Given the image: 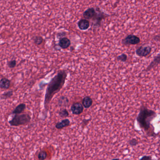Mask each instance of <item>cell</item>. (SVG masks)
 Masks as SVG:
<instances>
[{"label":"cell","mask_w":160,"mask_h":160,"mask_svg":"<svg viewBox=\"0 0 160 160\" xmlns=\"http://www.w3.org/2000/svg\"><path fill=\"white\" fill-rule=\"evenodd\" d=\"M160 55H159V54H158V56L155 58L154 60L148 66L146 71H149V70H150L151 69H152V68L155 67V66L158 65V64H160Z\"/></svg>","instance_id":"obj_14"},{"label":"cell","mask_w":160,"mask_h":160,"mask_svg":"<svg viewBox=\"0 0 160 160\" xmlns=\"http://www.w3.org/2000/svg\"><path fill=\"white\" fill-rule=\"evenodd\" d=\"M70 40L66 37H63L60 38L59 41V46L63 49H66L70 46Z\"/></svg>","instance_id":"obj_8"},{"label":"cell","mask_w":160,"mask_h":160,"mask_svg":"<svg viewBox=\"0 0 160 160\" xmlns=\"http://www.w3.org/2000/svg\"><path fill=\"white\" fill-rule=\"evenodd\" d=\"M26 109V104L24 103L19 104L13 110L12 114L13 115H18V114H22V113Z\"/></svg>","instance_id":"obj_12"},{"label":"cell","mask_w":160,"mask_h":160,"mask_svg":"<svg viewBox=\"0 0 160 160\" xmlns=\"http://www.w3.org/2000/svg\"><path fill=\"white\" fill-rule=\"evenodd\" d=\"M59 115L62 118H66L69 116V113L66 109H64L59 111Z\"/></svg>","instance_id":"obj_19"},{"label":"cell","mask_w":160,"mask_h":160,"mask_svg":"<svg viewBox=\"0 0 160 160\" xmlns=\"http://www.w3.org/2000/svg\"><path fill=\"white\" fill-rule=\"evenodd\" d=\"M47 152L45 150H42L39 152L38 155L39 160H45L47 158Z\"/></svg>","instance_id":"obj_17"},{"label":"cell","mask_w":160,"mask_h":160,"mask_svg":"<svg viewBox=\"0 0 160 160\" xmlns=\"http://www.w3.org/2000/svg\"><path fill=\"white\" fill-rule=\"evenodd\" d=\"M77 25L81 30H87L90 27V22L87 19H82L77 23Z\"/></svg>","instance_id":"obj_9"},{"label":"cell","mask_w":160,"mask_h":160,"mask_svg":"<svg viewBox=\"0 0 160 160\" xmlns=\"http://www.w3.org/2000/svg\"><path fill=\"white\" fill-rule=\"evenodd\" d=\"M13 95V92L12 90L7 91L6 92L4 93L1 96V99L2 100H6L11 97Z\"/></svg>","instance_id":"obj_16"},{"label":"cell","mask_w":160,"mask_h":160,"mask_svg":"<svg viewBox=\"0 0 160 160\" xmlns=\"http://www.w3.org/2000/svg\"><path fill=\"white\" fill-rule=\"evenodd\" d=\"M152 51V47L150 46H141L137 49L136 54L140 57H145L149 56Z\"/></svg>","instance_id":"obj_6"},{"label":"cell","mask_w":160,"mask_h":160,"mask_svg":"<svg viewBox=\"0 0 160 160\" xmlns=\"http://www.w3.org/2000/svg\"><path fill=\"white\" fill-rule=\"evenodd\" d=\"M67 77V72L65 70H61L53 77L47 85L44 98V106L45 110L47 112L48 105L56 93L60 91L64 85Z\"/></svg>","instance_id":"obj_1"},{"label":"cell","mask_w":160,"mask_h":160,"mask_svg":"<svg viewBox=\"0 0 160 160\" xmlns=\"http://www.w3.org/2000/svg\"><path fill=\"white\" fill-rule=\"evenodd\" d=\"M156 112L146 107L142 106L137 117V121L140 128L143 129L148 134H155L154 129H152L151 122L156 116Z\"/></svg>","instance_id":"obj_2"},{"label":"cell","mask_w":160,"mask_h":160,"mask_svg":"<svg viewBox=\"0 0 160 160\" xmlns=\"http://www.w3.org/2000/svg\"><path fill=\"white\" fill-rule=\"evenodd\" d=\"M34 43L37 45H40L42 44L43 41V39L40 36H36L33 38Z\"/></svg>","instance_id":"obj_18"},{"label":"cell","mask_w":160,"mask_h":160,"mask_svg":"<svg viewBox=\"0 0 160 160\" xmlns=\"http://www.w3.org/2000/svg\"><path fill=\"white\" fill-rule=\"evenodd\" d=\"M69 103V100L66 97L61 96L58 100V105L60 107L66 106Z\"/></svg>","instance_id":"obj_15"},{"label":"cell","mask_w":160,"mask_h":160,"mask_svg":"<svg viewBox=\"0 0 160 160\" xmlns=\"http://www.w3.org/2000/svg\"><path fill=\"white\" fill-rule=\"evenodd\" d=\"M1 70V66H0V70Z\"/></svg>","instance_id":"obj_25"},{"label":"cell","mask_w":160,"mask_h":160,"mask_svg":"<svg viewBox=\"0 0 160 160\" xmlns=\"http://www.w3.org/2000/svg\"><path fill=\"white\" fill-rule=\"evenodd\" d=\"M11 87V81L4 77L0 80V88L3 90H7Z\"/></svg>","instance_id":"obj_10"},{"label":"cell","mask_w":160,"mask_h":160,"mask_svg":"<svg viewBox=\"0 0 160 160\" xmlns=\"http://www.w3.org/2000/svg\"><path fill=\"white\" fill-rule=\"evenodd\" d=\"M70 109L72 114L76 115H79L83 112L84 107L80 103H75L72 104Z\"/></svg>","instance_id":"obj_7"},{"label":"cell","mask_w":160,"mask_h":160,"mask_svg":"<svg viewBox=\"0 0 160 160\" xmlns=\"http://www.w3.org/2000/svg\"><path fill=\"white\" fill-rule=\"evenodd\" d=\"M120 160V159H118V158H116V159H112V160Z\"/></svg>","instance_id":"obj_24"},{"label":"cell","mask_w":160,"mask_h":160,"mask_svg":"<svg viewBox=\"0 0 160 160\" xmlns=\"http://www.w3.org/2000/svg\"><path fill=\"white\" fill-rule=\"evenodd\" d=\"M70 125V121L68 119L63 120L61 122H59L56 124V128L58 130H61L64 128L69 126Z\"/></svg>","instance_id":"obj_11"},{"label":"cell","mask_w":160,"mask_h":160,"mask_svg":"<svg viewBox=\"0 0 160 160\" xmlns=\"http://www.w3.org/2000/svg\"><path fill=\"white\" fill-rule=\"evenodd\" d=\"M139 160H155L152 159V156L150 155H144L141 157Z\"/></svg>","instance_id":"obj_23"},{"label":"cell","mask_w":160,"mask_h":160,"mask_svg":"<svg viewBox=\"0 0 160 160\" xmlns=\"http://www.w3.org/2000/svg\"><path fill=\"white\" fill-rule=\"evenodd\" d=\"M108 16V15L100 11L97 12L95 8H88L83 13V17L85 19H91L96 21V25H97V24H99V25H100L102 20Z\"/></svg>","instance_id":"obj_3"},{"label":"cell","mask_w":160,"mask_h":160,"mask_svg":"<svg viewBox=\"0 0 160 160\" xmlns=\"http://www.w3.org/2000/svg\"><path fill=\"white\" fill-rule=\"evenodd\" d=\"M140 42V39L139 37L133 34L129 35L122 40V44L125 45H137Z\"/></svg>","instance_id":"obj_5"},{"label":"cell","mask_w":160,"mask_h":160,"mask_svg":"<svg viewBox=\"0 0 160 160\" xmlns=\"http://www.w3.org/2000/svg\"><path fill=\"white\" fill-rule=\"evenodd\" d=\"M129 144L132 146H135L138 144V141L135 139H133L129 141Z\"/></svg>","instance_id":"obj_22"},{"label":"cell","mask_w":160,"mask_h":160,"mask_svg":"<svg viewBox=\"0 0 160 160\" xmlns=\"http://www.w3.org/2000/svg\"><path fill=\"white\" fill-rule=\"evenodd\" d=\"M117 59L118 61H120L121 62H126L127 59V56L126 54H121V55L117 57Z\"/></svg>","instance_id":"obj_20"},{"label":"cell","mask_w":160,"mask_h":160,"mask_svg":"<svg viewBox=\"0 0 160 160\" xmlns=\"http://www.w3.org/2000/svg\"><path fill=\"white\" fill-rule=\"evenodd\" d=\"M93 103V100L90 97L86 96L82 100V105L86 109H88L92 105Z\"/></svg>","instance_id":"obj_13"},{"label":"cell","mask_w":160,"mask_h":160,"mask_svg":"<svg viewBox=\"0 0 160 160\" xmlns=\"http://www.w3.org/2000/svg\"><path fill=\"white\" fill-rule=\"evenodd\" d=\"M16 65H17V61L16 60H12L8 63V65L10 68H15Z\"/></svg>","instance_id":"obj_21"},{"label":"cell","mask_w":160,"mask_h":160,"mask_svg":"<svg viewBox=\"0 0 160 160\" xmlns=\"http://www.w3.org/2000/svg\"><path fill=\"white\" fill-rule=\"evenodd\" d=\"M31 120V116L28 114H21L15 115L11 120L8 121L10 126L18 127L24 126L29 123Z\"/></svg>","instance_id":"obj_4"}]
</instances>
